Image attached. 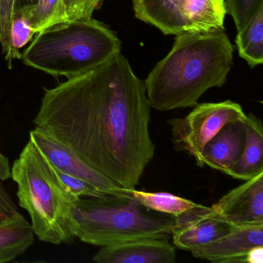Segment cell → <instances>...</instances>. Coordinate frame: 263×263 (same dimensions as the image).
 <instances>
[{
	"instance_id": "obj_7",
	"label": "cell",
	"mask_w": 263,
	"mask_h": 263,
	"mask_svg": "<svg viewBox=\"0 0 263 263\" xmlns=\"http://www.w3.org/2000/svg\"><path fill=\"white\" fill-rule=\"evenodd\" d=\"M30 141L50 164L72 176L91 184L104 193L117 196H133L132 189H124L90 167L71 149L44 130L35 127L30 132Z\"/></svg>"
},
{
	"instance_id": "obj_17",
	"label": "cell",
	"mask_w": 263,
	"mask_h": 263,
	"mask_svg": "<svg viewBox=\"0 0 263 263\" xmlns=\"http://www.w3.org/2000/svg\"><path fill=\"white\" fill-rule=\"evenodd\" d=\"M235 44L240 58L251 68L263 64V7L248 25L237 33Z\"/></svg>"
},
{
	"instance_id": "obj_16",
	"label": "cell",
	"mask_w": 263,
	"mask_h": 263,
	"mask_svg": "<svg viewBox=\"0 0 263 263\" xmlns=\"http://www.w3.org/2000/svg\"><path fill=\"white\" fill-rule=\"evenodd\" d=\"M34 235L31 224L21 214L0 223V263L24 254L34 242Z\"/></svg>"
},
{
	"instance_id": "obj_3",
	"label": "cell",
	"mask_w": 263,
	"mask_h": 263,
	"mask_svg": "<svg viewBox=\"0 0 263 263\" xmlns=\"http://www.w3.org/2000/svg\"><path fill=\"white\" fill-rule=\"evenodd\" d=\"M118 35L104 23L90 19L53 24L23 53L24 64L53 77L78 76L121 53Z\"/></svg>"
},
{
	"instance_id": "obj_19",
	"label": "cell",
	"mask_w": 263,
	"mask_h": 263,
	"mask_svg": "<svg viewBox=\"0 0 263 263\" xmlns=\"http://www.w3.org/2000/svg\"><path fill=\"white\" fill-rule=\"evenodd\" d=\"M16 13L26 18L36 33L53 24L67 21L63 0H38L35 5Z\"/></svg>"
},
{
	"instance_id": "obj_24",
	"label": "cell",
	"mask_w": 263,
	"mask_h": 263,
	"mask_svg": "<svg viewBox=\"0 0 263 263\" xmlns=\"http://www.w3.org/2000/svg\"><path fill=\"white\" fill-rule=\"evenodd\" d=\"M16 0H0V45L3 53H7L10 47V28L15 14Z\"/></svg>"
},
{
	"instance_id": "obj_4",
	"label": "cell",
	"mask_w": 263,
	"mask_h": 263,
	"mask_svg": "<svg viewBox=\"0 0 263 263\" xmlns=\"http://www.w3.org/2000/svg\"><path fill=\"white\" fill-rule=\"evenodd\" d=\"M16 196L30 215L40 241L61 245L74 240L71 209L75 198L66 192L53 166L29 140L11 168Z\"/></svg>"
},
{
	"instance_id": "obj_18",
	"label": "cell",
	"mask_w": 263,
	"mask_h": 263,
	"mask_svg": "<svg viewBox=\"0 0 263 263\" xmlns=\"http://www.w3.org/2000/svg\"><path fill=\"white\" fill-rule=\"evenodd\" d=\"M132 194L144 207L150 210L178 217L193 208L196 203L191 200L167 193V192H147L132 189Z\"/></svg>"
},
{
	"instance_id": "obj_20",
	"label": "cell",
	"mask_w": 263,
	"mask_h": 263,
	"mask_svg": "<svg viewBox=\"0 0 263 263\" xmlns=\"http://www.w3.org/2000/svg\"><path fill=\"white\" fill-rule=\"evenodd\" d=\"M35 33L36 32L26 18L21 13H15L10 28V47L6 53V61H8L10 68L13 60L22 59L20 50L31 41Z\"/></svg>"
},
{
	"instance_id": "obj_25",
	"label": "cell",
	"mask_w": 263,
	"mask_h": 263,
	"mask_svg": "<svg viewBox=\"0 0 263 263\" xmlns=\"http://www.w3.org/2000/svg\"><path fill=\"white\" fill-rule=\"evenodd\" d=\"M11 178V167L8 158L0 152V181H7Z\"/></svg>"
},
{
	"instance_id": "obj_13",
	"label": "cell",
	"mask_w": 263,
	"mask_h": 263,
	"mask_svg": "<svg viewBox=\"0 0 263 263\" xmlns=\"http://www.w3.org/2000/svg\"><path fill=\"white\" fill-rule=\"evenodd\" d=\"M184 32L206 33L224 28L227 14L224 0H181Z\"/></svg>"
},
{
	"instance_id": "obj_12",
	"label": "cell",
	"mask_w": 263,
	"mask_h": 263,
	"mask_svg": "<svg viewBox=\"0 0 263 263\" xmlns=\"http://www.w3.org/2000/svg\"><path fill=\"white\" fill-rule=\"evenodd\" d=\"M245 141V121L228 123L204 147L203 164L229 175L241 156Z\"/></svg>"
},
{
	"instance_id": "obj_2",
	"label": "cell",
	"mask_w": 263,
	"mask_h": 263,
	"mask_svg": "<svg viewBox=\"0 0 263 263\" xmlns=\"http://www.w3.org/2000/svg\"><path fill=\"white\" fill-rule=\"evenodd\" d=\"M234 47L224 29L183 32L144 81L152 108L160 111L195 107L209 89L226 84Z\"/></svg>"
},
{
	"instance_id": "obj_11",
	"label": "cell",
	"mask_w": 263,
	"mask_h": 263,
	"mask_svg": "<svg viewBox=\"0 0 263 263\" xmlns=\"http://www.w3.org/2000/svg\"><path fill=\"white\" fill-rule=\"evenodd\" d=\"M93 260L98 263H173L175 246L168 238H146L101 247Z\"/></svg>"
},
{
	"instance_id": "obj_1",
	"label": "cell",
	"mask_w": 263,
	"mask_h": 263,
	"mask_svg": "<svg viewBox=\"0 0 263 263\" xmlns=\"http://www.w3.org/2000/svg\"><path fill=\"white\" fill-rule=\"evenodd\" d=\"M151 108L144 81L120 53L44 88L33 122L106 178L134 189L155 156Z\"/></svg>"
},
{
	"instance_id": "obj_6",
	"label": "cell",
	"mask_w": 263,
	"mask_h": 263,
	"mask_svg": "<svg viewBox=\"0 0 263 263\" xmlns=\"http://www.w3.org/2000/svg\"><path fill=\"white\" fill-rule=\"evenodd\" d=\"M247 115L232 101L197 104L182 118L168 121L175 150L189 154L197 165L204 167L202 152L207 143L228 123L245 121Z\"/></svg>"
},
{
	"instance_id": "obj_21",
	"label": "cell",
	"mask_w": 263,
	"mask_h": 263,
	"mask_svg": "<svg viewBox=\"0 0 263 263\" xmlns=\"http://www.w3.org/2000/svg\"><path fill=\"white\" fill-rule=\"evenodd\" d=\"M228 13L235 22L237 32L244 29L258 10L263 7V0H224Z\"/></svg>"
},
{
	"instance_id": "obj_15",
	"label": "cell",
	"mask_w": 263,
	"mask_h": 263,
	"mask_svg": "<svg viewBox=\"0 0 263 263\" xmlns=\"http://www.w3.org/2000/svg\"><path fill=\"white\" fill-rule=\"evenodd\" d=\"M246 141L239 159L229 173L235 179L247 181L263 172V127L252 114L245 121Z\"/></svg>"
},
{
	"instance_id": "obj_5",
	"label": "cell",
	"mask_w": 263,
	"mask_h": 263,
	"mask_svg": "<svg viewBox=\"0 0 263 263\" xmlns=\"http://www.w3.org/2000/svg\"><path fill=\"white\" fill-rule=\"evenodd\" d=\"M75 238L105 247L146 238H169L175 218L144 207L133 196L107 195L75 200L71 209Z\"/></svg>"
},
{
	"instance_id": "obj_8",
	"label": "cell",
	"mask_w": 263,
	"mask_h": 263,
	"mask_svg": "<svg viewBox=\"0 0 263 263\" xmlns=\"http://www.w3.org/2000/svg\"><path fill=\"white\" fill-rule=\"evenodd\" d=\"M232 228L221 219L212 207L196 204L175 217L171 235L175 247L192 251L224 236Z\"/></svg>"
},
{
	"instance_id": "obj_23",
	"label": "cell",
	"mask_w": 263,
	"mask_h": 263,
	"mask_svg": "<svg viewBox=\"0 0 263 263\" xmlns=\"http://www.w3.org/2000/svg\"><path fill=\"white\" fill-rule=\"evenodd\" d=\"M104 0H63L67 21L90 19Z\"/></svg>"
},
{
	"instance_id": "obj_27",
	"label": "cell",
	"mask_w": 263,
	"mask_h": 263,
	"mask_svg": "<svg viewBox=\"0 0 263 263\" xmlns=\"http://www.w3.org/2000/svg\"><path fill=\"white\" fill-rule=\"evenodd\" d=\"M38 0H16L15 13L37 4Z\"/></svg>"
},
{
	"instance_id": "obj_9",
	"label": "cell",
	"mask_w": 263,
	"mask_h": 263,
	"mask_svg": "<svg viewBox=\"0 0 263 263\" xmlns=\"http://www.w3.org/2000/svg\"><path fill=\"white\" fill-rule=\"evenodd\" d=\"M245 181L212 206L232 227L263 224V172Z\"/></svg>"
},
{
	"instance_id": "obj_26",
	"label": "cell",
	"mask_w": 263,
	"mask_h": 263,
	"mask_svg": "<svg viewBox=\"0 0 263 263\" xmlns=\"http://www.w3.org/2000/svg\"><path fill=\"white\" fill-rule=\"evenodd\" d=\"M263 261V246H255L252 248L246 257V262L247 263H262Z\"/></svg>"
},
{
	"instance_id": "obj_14",
	"label": "cell",
	"mask_w": 263,
	"mask_h": 263,
	"mask_svg": "<svg viewBox=\"0 0 263 263\" xmlns=\"http://www.w3.org/2000/svg\"><path fill=\"white\" fill-rule=\"evenodd\" d=\"M135 17L150 24L165 35L184 32L180 11L181 0H132Z\"/></svg>"
},
{
	"instance_id": "obj_22",
	"label": "cell",
	"mask_w": 263,
	"mask_h": 263,
	"mask_svg": "<svg viewBox=\"0 0 263 263\" xmlns=\"http://www.w3.org/2000/svg\"><path fill=\"white\" fill-rule=\"evenodd\" d=\"M53 167L60 182L62 184L66 192L75 199L85 198V197L100 198V197L110 195V194L101 192L99 189L81 178L64 173L62 171L56 168L53 166Z\"/></svg>"
},
{
	"instance_id": "obj_10",
	"label": "cell",
	"mask_w": 263,
	"mask_h": 263,
	"mask_svg": "<svg viewBox=\"0 0 263 263\" xmlns=\"http://www.w3.org/2000/svg\"><path fill=\"white\" fill-rule=\"evenodd\" d=\"M263 246V224L235 226L224 236L191 251L195 258L215 263L246 262L248 252Z\"/></svg>"
}]
</instances>
